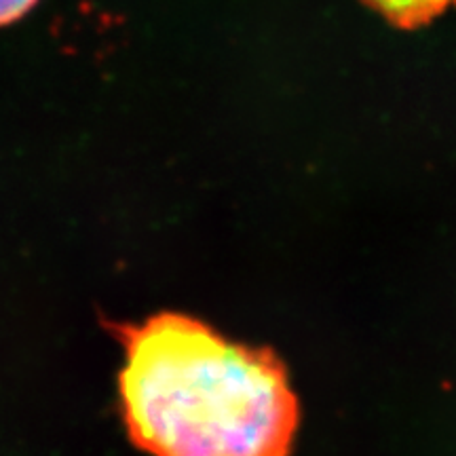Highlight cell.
I'll return each instance as SVG.
<instances>
[{"label": "cell", "mask_w": 456, "mask_h": 456, "mask_svg": "<svg viewBox=\"0 0 456 456\" xmlns=\"http://www.w3.org/2000/svg\"><path fill=\"white\" fill-rule=\"evenodd\" d=\"M118 391L131 442L152 456H288L298 402L281 362L197 319L118 326Z\"/></svg>", "instance_id": "1"}, {"label": "cell", "mask_w": 456, "mask_h": 456, "mask_svg": "<svg viewBox=\"0 0 456 456\" xmlns=\"http://www.w3.org/2000/svg\"><path fill=\"white\" fill-rule=\"evenodd\" d=\"M379 15L397 28H420L448 11L456 9V0H368Z\"/></svg>", "instance_id": "2"}, {"label": "cell", "mask_w": 456, "mask_h": 456, "mask_svg": "<svg viewBox=\"0 0 456 456\" xmlns=\"http://www.w3.org/2000/svg\"><path fill=\"white\" fill-rule=\"evenodd\" d=\"M38 0H0V26H9L13 21L30 13Z\"/></svg>", "instance_id": "3"}]
</instances>
